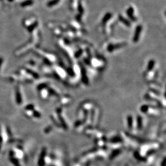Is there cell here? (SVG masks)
I'll list each match as a JSON object with an SVG mask.
<instances>
[{"instance_id":"obj_1","label":"cell","mask_w":166,"mask_h":166,"mask_svg":"<svg viewBox=\"0 0 166 166\" xmlns=\"http://www.w3.org/2000/svg\"><path fill=\"white\" fill-rule=\"evenodd\" d=\"M54 71H55V74L57 75V78L59 77V79H64L65 78L66 75V70L63 69L62 67H60V66H57L56 68H54Z\"/></svg>"},{"instance_id":"obj_2","label":"cell","mask_w":166,"mask_h":166,"mask_svg":"<svg viewBox=\"0 0 166 166\" xmlns=\"http://www.w3.org/2000/svg\"><path fill=\"white\" fill-rule=\"evenodd\" d=\"M72 102L71 97L70 95H65L62 97L60 100V103L61 105H68Z\"/></svg>"},{"instance_id":"obj_3","label":"cell","mask_w":166,"mask_h":166,"mask_svg":"<svg viewBox=\"0 0 166 166\" xmlns=\"http://www.w3.org/2000/svg\"><path fill=\"white\" fill-rule=\"evenodd\" d=\"M124 44H122V43H120V44H110L108 47H106V50L109 52H112L113 51H115L116 49H119V48L122 47V46Z\"/></svg>"},{"instance_id":"obj_4","label":"cell","mask_w":166,"mask_h":166,"mask_svg":"<svg viewBox=\"0 0 166 166\" xmlns=\"http://www.w3.org/2000/svg\"><path fill=\"white\" fill-rule=\"evenodd\" d=\"M156 61L153 59H151L149 61L147 65V69H146V72H150L152 71L153 70H155V66H156Z\"/></svg>"},{"instance_id":"obj_5","label":"cell","mask_w":166,"mask_h":166,"mask_svg":"<svg viewBox=\"0 0 166 166\" xmlns=\"http://www.w3.org/2000/svg\"><path fill=\"white\" fill-rule=\"evenodd\" d=\"M127 125L129 130H132L133 129V124H134V119L132 115H128L126 118Z\"/></svg>"},{"instance_id":"obj_6","label":"cell","mask_w":166,"mask_h":166,"mask_svg":"<svg viewBox=\"0 0 166 166\" xmlns=\"http://www.w3.org/2000/svg\"><path fill=\"white\" fill-rule=\"evenodd\" d=\"M137 128L138 130H141L143 127V118L142 116L138 115L137 118Z\"/></svg>"},{"instance_id":"obj_7","label":"cell","mask_w":166,"mask_h":166,"mask_svg":"<svg viewBox=\"0 0 166 166\" xmlns=\"http://www.w3.org/2000/svg\"><path fill=\"white\" fill-rule=\"evenodd\" d=\"M141 28L140 26H138L137 28H136V31L134 35V43H137V41H138L140 38V32H141Z\"/></svg>"},{"instance_id":"obj_8","label":"cell","mask_w":166,"mask_h":166,"mask_svg":"<svg viewBox=\"0 0 166 166\" xmlns=\"http://www.w3.org/2000/svg\"><path fill=\"white\" fill-rule=\"evenodd\" d=\"M52 130V127H51V126H48L45 129L46 132V133H49Z\"/></svg>"}]
</instances>
